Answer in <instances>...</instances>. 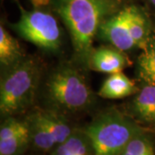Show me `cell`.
Segmentation results:
<instances>
[{
	"instance_id": "cell-17",
	"label": "cell",
	"mask_w": 155,
	"mask_h": 155,
	"mask_svg": "<svg viewBox=\"0 0 155 155\" xmlns=\"http://www.w3.org/2000/svg\"><path fill=\"white\" fill-rule=\"evenodd\" d=\"M149 1H150V3H151L153 5L155 6V0H149Z\"/></svg>"
},
{
	"instance_id": "cell-5",
	"label": "cell",
	"mask_w": 155,
	"mask_h": 155,
	"mask_svg": "<svg viewBox=\"0 0 155 155\" xmlns=\"http://www.w3.org/2000/svg\"><path fill=\"white\" fill-rule=\"evenodd\" d=\"M20 18L10 27L22 39L47 52H57L61 46V31L56 18L40 10L26 11L19 5Z\"/></svg>"
},
{
	"instance_id": "cell-14",
	"label": "cell",
	"mask_w": 155,
	"mask_h": 155,
	"mask_svg": "<svg viewBox=\"0 0 155 155\" xmlns=\"http://www.w3.org/2000/svg\"><path fill=\"white\" fill-rule=\"evenodd\" d=\"M136 64L138 78L146 84H155V35L140 48Z\"/></svg>"
},
{
	"instance_id": "cell-15",
	"label": "cell",
	"mask_w": 155,
	"mask_h": 155,
	"mask_svg": "<svg viewBox=\"0 0 155 155\" xmlns=\"http://www.w3.org/2000/svg\"><path fill=\"white\" fill-rule=\"evenodd\" d=\"M121 155H155L153 142L143 129L131 139Z\"/></svg>"
},
{
	"instance_id": "cell-10",
	"label": "cell",
	"mask_w": 155,
	"mask_h": 155,
	"mask_svg": "<svg viewBox=\"0 0 155 155\" xmlns=\"http://www.w3.org/2000/svg\"><path fill=\"white\" fill-rule=\"evenodd\" d=\"M130 111L139 122L155 125V84H144L132 100Z\"/></svg>"
},
{
	"instance_id": "cell-6",
	"label": "cell",
	"mask_w": 155,
	"mask_h": 155,
	"mask_svg": "<svg viewBox=\"0 0 155 155\" xmlns=\"http://www.w3.org/2000/svg\"><path fill=\"white\" fill-rule=\"evenodd\" d=\"M131 6L120 9L101 25L97 35L123 52L136 48L129 31Z\"/></svg>"
},
{
	"instance_id": "cell-11",
	"label": "cell",
	"mask_w": 155,
	"mask_h": 155,
	"mask_svg": "<svg viewBox=\"0 0 155 155\" xmlns=\"http://www.w3.org/2000/svg\"><path fill=\"white\" fill-rule=\"evenodd\" d=\"M139 88L122 72L112 73L102 84L99 95L103 98L120 99L136 94Z\"/></svg>"
},
{
	"instance_id": "cell-7",
	"label": "cell",
	"mask_w": 155,
	"mask_h": 155,
	"mask_svg": "<svg viewBox=\"0 0 155 155\" xmlns=\"http://www.w3.org/2000/svg\"><path fill=\"white\" fill-rule=\"evenodd\" d=\"M30 145V135L26 119L5 117L0 127V155H22Z\"/></svg>"
},
{
	"instance_id": "cell-8",
	"label": "cell",
	"mask_w": 155,
	"mask_h": 155,
	"mask_svg": "<svg viewBox=\"0 0 155 155\" xmlns=\"http://www.w3.org/2000/svg\"><path fill=\"white\" fill-rule=\"evenodd\" d=\"M47 131L56 145L62 143L72 133L74 128L67 121L65 115L53 109H37L29 115Z\"/></svg>"
},
{
	"instance_id": "cell-3",
	"label": "cell",
	"mask_w": 155,
	"mask_h": 155,
	"mask_svg": "<svg viewBox=\"0 0 155 155\" xmlns=\"http://www.w3.org/2000/svg\"><path fill=\"white\" fill-rule=\"evenodd\" d=\"M45 86L49 108L63 114L84 110L94 101L92 91L83 75L68 65H61L54 69Z\"/></svg>"
},
{
	"instance_id": "cell-1",
	"label": "cell",
	"mask_w": 155,
	"mask_h": 155,
	"mask_svg": "<svg viewBox=\"0 0 155 155\" xmlns=\"http://www.w3.org/2000/svg\"><path fill=\"white\" fill-rule=\"evenodd\" d=\"M57 11L67 26L74 58L89 68L93 41L107 18L120 10L117 0H58Z\"/></svg>"
},
{
	"instance_id": "cell-13",
	"label": "cell",
	"mask_w": 155,
	"mask_h": 155,
	"mask_svg": "<svg viewBox=\"0 0 155 155\" xmlns=\"http://www.w3.org/2000/svg\"><path fill=\"white\" fill-rule=\"evenodd\" d=\"M26 56L15 37L1 24L0 26V64L2 70L16 65Z\"/></svg>"
},
{
	"instance_id": "cell-4",
	"label": "cell",
	"mask_w": 155,
	"mask_h": 155,
	"mask_svg": "<svg viewBox=\"0 0 155 155\" xmlns=\"http://www.w3.org/2000/svg\"><path fill=\"white\" fill-rule=\"evenodd\" d=\"M84 130L91 141L94 155H121L143 128L132 118L111 109L97 115Z\"/></svg>"
},
{
	"instance_id": "cell-12",
	"label": "cell",
	"mask_w": 155,
	"mask_h": 155,
	"mask_svg": "<svg viewBox=\"0 0 155 155\" xmlns=\"http://www.w3.org/2000/svg\"><path fill=\"white\" fill-rule=\"evenodd\" d=\"M51 155H94V151L84 130L74 129L66 140L53 149Z\"/></svg>"
},
{
	"instance_id": "cell-9",
	"label": "cell",
	"mask_w": 155,
	"mask_h": 155,
	"mask_svg": "<svg viewBox=\"0 0 155 155\" xmlns=\"http://www.w3.org/2000/svg\"><path fill=\"white\" fill-rule=\"evenodd\" d=\"M128 64V59L123 51L115 47L102 46L92 51L89 68L97 72L112 74L122 72Z\"/></svg>"
},
{
	"instance_id": "cell-2",
	"label": "cell",
	"mask_w": 155,
	"mask_h": 155,
	"mask_svg": "<svg viewBox=\"0 0 155 155\" xmlns=\"http://www.w3.org/2000/svg\"><path fill=\"white\" fill-rule=\"evenodd\" d=\"M41 77V65L31 57L5 69L0 82L1 116H15L28 110L35 99Z\"/></svg>"
},
{
	"instance_id": "cell-16",
	"label": "cell",
	"mask_w": 155,
	"mask_h": 155,
	"mask_svg": "<svg viewBox=\"0 0 155 155\" xmlns=\"http://www.w3.org/2000/svg\"><path fill=\"white\" fill-rule=\"evenodd\" d=\"M50 0H31V2L34 4L35 6H41L45 5L47 4H48Z\"/></svg>"
}]
</instances>
